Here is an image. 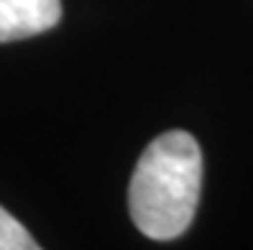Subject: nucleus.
Wrapping results in <instances>:
<instances>
[{
    "label": "nucleus",
    "instance_id": "f257e3e1",
    "mask_svg": "<svg viewBox=\"0 0 253 250\" xmlns=\"http://www.w3.org/2000/svg\"><path fill=\"white\" fill-rule=\"evenodd\" d=\"M202 192V151L184 130L161 133L146 145L128 189L136 227L151 240H174L195 219Z\"/></svg>",
    "mask_w": 253,
    "mask_h": 250
},
{
    "label": "nucleus",
    "instance_id": "7ed1b4c3",
    "mask_svg": "<svg viewBox=\"0 0 253 250\" xmlns=\"http://www.w3.org/2000/svg\"><path fill=\"white\" fill-rule=\"evenodd\" d=\"M39 243L31 238L16 217L0 207V250H36Z\"/></svg>",
    "mask_w": 253,
    "mask_h": 250
},
{
    "label": "nucleus",
    "instance_id": "f03ea898",
    "mask_svg": "<svg viewBox=\"0 0 253 250\" xmlns=\"http://www.w3.org/2000/svg\"><path fill=\"white\" fill-rule=\"evenodd\" d=\"M62 18V0H0V43L51 31Z\"/></svg>",
    "mask_w": 253,
    "mask_h": 250
}]
</instances>
